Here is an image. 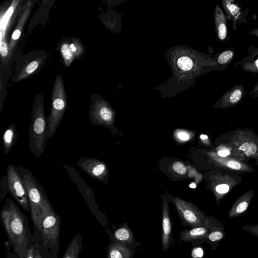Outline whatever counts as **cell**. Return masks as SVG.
Instances as JSON below:
<instances>
[{"mask_svg":"<svg viewBox=\"0 0 258 258\" xmlns=\"http://www.w3.org/2000/svg\"><path fill=\"white\" fill-rule=\"evenodd\" d=\"M200 137L202 140H206L208 138V137L205 135H201Z\"/></svg>","mask_w":258,"mask_h":258,"instance_id":"b9f144b4","label":"cell"},{"mask_svg":"<svg viewBox=\"0 0 258 258\" xmlns=\"http://www.w3.org/2000/svg\"><path fill=\"white\" fill-rule=\"evenodd\" d=\"M1 185V194L0 198L1 200H3V198L6 196L8 191V183H7V175L4 176L0 182Z\"/></svg>","mask_w":258,"mask_h":258,"instance_id":"f1b7e54d","label":"cell"},{"mask_svg":"<svg viewBox=\"0 0 258 258\" xmlns=\"http://www.w3.org/2000/svg\"><path fill=\"white\" fill-rule=\"evenodd\" d=\"M67 105L63 80L61 76L56 77L52 93L51 108L47 119L45 140L53 135L61 121Z\"/></svg>","mask_w":258,"mask_h":258,"instance_id":"277c9868","label":"cell"},{"mask_svg":"<svg viewBox=\"0 0 258 258\" xmlns=\"http://www.w3.org/2000/svg\"><path fill=\"white\" fill-rule=\"evenodd\" d=\"M235 50L228 48L221 52L217 57V62L218 64L224 65L225 68L231 62L234 56Z\"/></svg>","mask_w":258,"mask_h":258,"instance_id":"cb8c5ba5","label":"cell"},{"mask_svg":"<svg viewBox=\"0 0 258 258\" xmlns=\"http://www.w3.org/2000/svg\"><path fill=\"white\" fill-rule=\"evenodd\" d=\"M61 224L60 217L54 210L52 211L43 220L39 233L35 238V242L42 243L50 251L52 258H58Z\"/></svg>","mask_w":258,"mask_h":258,"instance_id":"5b68a950","label":"cell"},{"mask_svg":"<svg viewBox=\"0 0 258 258\" xmlns=\"http://www.w3.org/2000/svg\"><path fill=\"white\" fill-rule=\"evenodd\" d=\"M245 94V89L241 84H237L224 93L218 100L215 107L227 108L239 103Z\"/></svg>","mask_w":258,"mask_h":258,"instance_id":"5bb4252c","label":"cell"},{"mask_svg":"<svg viewBox=\"0 0 258 258\" xmlns=\"http://www.w3.org/2000/svg\"><path fill=\"white\" fill-rule=\"evenodd\" d=\"M34 244H33L28 249L27 255L25 258H34Z\"/></svg>","mask_w":258,"mask_h":258,"instance_id":"74e56055","label":"cell"},{"mask_svg":"<svg viewBox=\"0 0 258 258\" xmlns=\"http://www.w3.org/2000/svg\"><path fill=\"white\" fill-rule=\"evenodd\" d=\"M60 50L65 64L67 66H69L76 57L71 49L70 43L66 42H63L60 46Z\"/></svg>","mask_w":258,"mask_h":258,"instance_id":"d4e9b609","label":"cell"},{"mask_svg":"<svg viewBox=\"0 0 258 258\" xmlns=\"http://www.w3.org/2000/svg\"><path fill=\"white\" fill-rule=\"evenodd\" d=\"M229 189V187L227 184H220L216 186V191L220 194H224L227 192Z\"/></svg>","mask_w":258,"mask_h":258,"instance_id":"d590c367","label":"cell"},{"mask_svg":"<svg viewBox=\"0 0 258 258\" xmlns=\"http://www.w3.org/2000/svg\"><path fill=\"white\" fill-rule=\"evenodd\" d=\"M41 62V59L38 58L28 63L21 70L17 78V81L22 80L34 73L37 69Z\"/></svg>","mask_w":258,"mask_h":258,"instance_id":"603a6c76","label":"cell"},{"mask_svg":"<svg viewBox=\"0 0 258 258\" xmlns=\"http://www.w3.org/2000/svg\"><path fill=\"white\" fill-rule=\"evenodd\" d=\"M175 242L173 237V225L170 216L168 199L163 198L162 218V246L167 251Z\"/></svg>","mask_w":258,"mask_h":258,"instance_id":"7c38bea8","label":"cell"},{"mask_svg":"<svg viewBox=\"0 0 258 258\" xmlns=\"http://www.w3.org/2000/svg\"><path fill=\"white\" fill-rule=\"evenodd\" d=\"M249 202L248 198L240 199L236 202L229 211L228 217L236 218L243 214L247 209Z\"/></svg>","mask_w":258,"mask_h":258,"instance_id":"7402d4cb","label":"cell"},{"mask_svg":"<svg viewBox=\"0 0 258 258\" xmlns=\"http://www.w3.org/2000/svg\"><path fill=\"white\" fill-rule=\"evenodd\" d=\"M189 187L192 188H195L196 187V185L195 184V183H191L189 184Z\"/></svg>","mask_w":258,"mask_h":258,"instance_id":"7bdbcfd3","label":"cell"},{"mask_svg":"<svg viewBox=\"0 0 258 258\" xmlns=\"http://www.w3.org/2000/svg\"><path fill=\"white\" fill-rule=\"evenodd\" d=\"M32 3L30 1L27 2L25 6L23 13L21 15L15 30L13 31L12 34L11 38L10 40L9 43V53L11 55L13 51L14 47L20 38L22 30L25 24V22L28 19L31 11Z\"/></svg>","mask_w":258,"mask_h":258,"instance_id":"e0dca14e","label":"cell"},{"mask_svg":"<svg viewBox=\"0 0 258 258\" xmlns=\"http://www.w3.org/2000/svg\"><path fill=\"white\" fill-rule=\"evenodd\" d=\"M82 247V234L77 233L69 243L62 258H78Z\"/></svg>","mask_w":258,"mask_h":258,"instance_id":"44dd1931","label":"cell"},{"mask_svg":"<svg viewBox=\"0 0 258 258\" xmlns=\"http://www.w3.org/2000/svg\"><path fill=\"white\" fill-rule=\"evenodd\" d=\"M241 228L251 235L258 237V224L242 226Z\"/></svg>","mask_w":258,"mask_h":258,"instance_id":"f546056e","label":"cell"},{"mask_svg":"<svg viewBox=\"0 0 258 258\" xmlns=\"http://www.w3.org/2000/svg\"><path fill=\"white\" fill-rule=\"evenodd\" d=\"M221 223L211 216L204 225L184 229L179 232V239L181 241L190 243L195 247L198 246L206 242L210 227Z\"/></svg>","mask_w":258,"mask_h":258,"instance_id":"9c48e42d","label":"cell"},{"mask_svg":"<svg viewBox=\"0 0 258 258\" xmlns=\"http://www.w3.org/2000/svg\"><path fill=\"white\" fill-rule=\"evenodd\" d=\"M5 247L6 248V256L5 258H18L14 252L11 251L10 245L8 241L5 243Z\"/></svg>","mask_w":258,"mask_h":258,"instance_id":"836d02e7","label":"cell"},{"mask_svg":"<svg viewBox=\"0 0 258 258\" xmlns=\"http://www.w3.org/2000/svg\"><path fill=\"white\" fill-rule=\"evenodd\" d=\"M106 252L107 258H133L135 249L123 243L110 242Z\"/></svg>","mask_w":258,"mask_h":258,"instance_id":"2e32d148","label":"cell"},{"mask_svg":"<svg viewBox=\"0 0 258 258\" xmlns=\"http://www.w3.org/2000/svg\"><path fill=\"white\" fill-rule=\"evenodd\" d=\"M203 254V250L201 247L195 246L192 249L191 255L192 258H202Z\"/></svg>","mask_w":258,"mask_h":258,"instance_id":"d6a6232c","label":"cell"},{"mask_svg":"<svg viewBox=\"0 0 258 258\" xmlns=\"http://www.w3.org/2000/svg\"><path fill=\"white\" fill-rule=\"evenodd\" d=\"M248 96L250 98L258 97V81L255 84L252 90L249 92Z\"/></svg>","mask_w":258,"mask_h":258,"instance_id":"8d00e7d4","label":"cell"},{"mask_svg":"<svg viewBox=\"0 0 258 258\" xmlns=\"http://www.w3.org/2000/svg\"><path fill=\"white\" fill-rule=\"evenodd\" d=\"M6 175L8 192L25 212L30 213V205L25 186L16 167L12 164L8 165Z\"/></svg>","mask_w":258,"mask_h":258,"instance_id":"8992f818","label":"cell"},{"mask_svg":"<svg viewBox=\"0 0 258 258\" xmlns=\"http://www.w3.org/2000/svg\"><path fill=\"white\" fill-rule=\"evenodd\" d=\"M0 218L8 242L18 258H25L29 248L35 242L27 216L11 198H7Z\"/></svg>","mask_w":258,"mask_h":258,"instance_id":"6da1fadb","label":"cell"},{"mask_svg":"<svg viewBox=\"0 0 258 258\" xmlns=\"http://www.w3.org/2000/svg\"><path fill=\"white\" fill-rule=\"evenodd\" d=\"M173 169L176 172L181 175L184 174L186 171L184 165L179 162H176L173 164Z\"/></svg>","mask_w":258,"mask_h":258,"instance_id":"4dcf8cb0","label":"cell"},{"mask_svg":"<svg viewBox=\"0 0 258 258\" xmlns=\"http://www.w3.org/2000/svg\"><path fill=\"white\" fill-rule=\"evenodd\" d=\"M34 258H52L50 251L42 243L35 242L34 244Z\"/></svg>","mask_w":258,"mask_h":258,"instance_id":"484cf974","label":"cell"},{"mask_svg":"<svg viewBox=\"0 0 258 258\" xmlns=\"http://www.w3.org/2000/svg\"><path fill=\"white\" fill-rule=\"evenodd\" d=\"M18 138V133L14 123L5 130L2 135V143L6 154L9 153L15 145Z\"/></svg>","mask_w":258,"mask_h":258,"instance_id":"ffe728a7","label":"cell"},{"mask_svg":"<svg viewBox=\"0 0 258 258\" xmlns=\"http://www.w3.org/2000/svg\"><path fill=\"white\" fill-rule=\"evenodd\" d=\"M114 112L108 103L102 99H98L92 104L89 116L93 125L112 127Z\"/></svg>","mask_w":258,"mask_h":258,"instance_id":"ba28073f","label":"cell"},{"mask_svg":"<svg viewBox=\"0 0 258 258\" xmlns=\"http://www.w3.org/2000/svg\"><path fill=\"white\" fill-rule=\"evenodd\" d=\"M218 154L219 156L225 157L230 154V152L228 150L224 149L219 151Z\"/></svg>","mask_w":258,"mask_h":258,"instance_id":"ab89813d","label":"cell"},{"mask_svg":"<svg viewBox=\"0 0 258 258\" xmlns=\"http://www.w3.org/2000/svg\"><path fill=\"white\" fill-rule=\"evenodd\" d=\"M16 170L21 177L27 191L30 205V217L33 223V235L38 236L44 218L54 211L44 188L26 167L17 166Z\"/></svg>","mask_w":258,"mask_h":258,"instance_id":"7a4b0ae2","label":"cell"},{"mask_svg":"<svg viewBox=\"0 0 258 258\" xmlns=\"http://www.w3.org/2000/svg\"><path fill=\"white\" fill-rule=\"evenodd\" d=\"M225 225L222 223L210 227L206 242L211 250H215L219 246L220 242L225 238Z\"/></svg>","mask_w":258,"mask_h":258,"instance_id":"d6986e66","label":"cell"},{"mask_svg":"<svg viewBox=\"0 0 258 258\" xmlns=\"http://www.w3.org/2000/svg\"><path fill=\"white\" fill-rule=\"evenodd\" d=\"M78 166L89 176L104 182L108 175V170L106 164L97 159L90 157H82L77 162Z\"/></svg>","mask_w":258,"mask_h":258,"instance_id":"8fae6325","label":"cell"},{"mask_svg":"<svg viewBox=\"0 0 258 258\" xmlns=\"http://www.w3.org/2000/svg\"><path fill=\"white\" fill-rule=\"evenodd\" d=\"M226 166L231 169L239 170L241 168V164L235 161H229L226 163Z\"/></svg>","mask_w":258,"mask_h":258,"instance_id":"e575fe53","label":"cell"},{"mask_svg":"<svg viewBox=\"0 0 258 258\" xmlns=\"http://www.w3.org/2000/svg\"><path fill=\"white\" fill-rule=\"evenodd\" d=\"M239 149L244 151L247 156L254 154L256 150V146L254 144L248 143H244Z\"/></svg>","mask_w":258,"mask_h":258,"instance_id":"83f0119b","label":"cell"},{"mask_svg":"<svg viewBox=\"0 0 258 258\" xmlns=\"http://www.w3.org/2000/svg\"><path fill=\"white\" fill-rule=\"evenodd\" d=\"M105 231L109 235L110 242L123 243L135 249L140 244V242L136 241L134 232L126 222L117 226L113 224L111 229L106 227Z\"/></svg>","mask_w":258,"mask_h":258,"instance_id":"30bf717a","label":"cell"},{"mask_svg":"<svg viewBox=\"0 0 258 258\" xmlns=\"http://www.w3.org/2000/svg\"><path fill=\"white\" fill-rule=\"evenodd\" d=\"M46 125L47 119L44 113L43 101L37 99L34 103L28 130L29 147L36 158L40 157L44 151L46 141Z\"/></svg>","mask_w":258,"mask_h":258,"instance_id":"3957f363","label":"cell"},{"mask_svg":"<svg viewBox=\"0 0 258 258\" xmlns=\"http://www.w3.org/2000/svg\"><path fill=\"white\" fill-rule=\"evenodd\" d=\"M0 52L2 57H6L9 52V45H8L6 41H1L0 43Z\"/></svg>","mask_w":258,"mask_h":258,"instance_id":"1f68e13d","label":"cell"},{"mask_svg":"<svg viewBox=\"0 0 258 258\" xmlns=\"http://www.w3.org/2000/svg\"><path fill=\"white\" fill-rule=\"evenodd\" d=\"M248 55L242 58L240 63L242 69L248 72L258 73V47L251 45L247 48Z\"/></svg>","mask_w":258,"mask_h":258,"instance_id":"ac0fdd59","label":"cell"},{"mask_svg":"<svg viewBox=\"0 0 258 258\" xmlns=\"http://www.w3.org/2000/svg\"><path fill=\"white\" fill-rule=\"evenodd\" d=\"M226 17L232 22V29L236 30L238 24L246 23L247 12L242 11L241 8L233 0L222 1Z\"/></svg>","mask_w":258,"mask_h":258,"instance_id":"4fadbf2b","label":"cell"},{"mask_svg":"<svg viewBox=\"0 0 258 258\" xmlns=\"http://www.w3.org/2000/svg\"><path fill=\"white\" fill-rule=\"evenodd\" d=\"M178 215L184 226L191 228L206 224L211 216H206L197 206L179 199L174 200Z\"/></svg>","mask_w":258,"mask_h":258,"instance_id":"52a82bcc","label":"cell"},{"mask_svg":"<svg viewBox=\"0 0 258 258\" xmlns=\"http://www.w3.org/2000/svg\"><path fill=\"white\" fill-rule=\"evenodd\" d=\"M250 34L253 35L254 36L258 37V28L254 29L253 30L250 31Z\"/></svg>","mask_w":258,"mask_h":258,"instance_id":"60d3db41","label":"cell"},{"mask_svg":"<svg viewBox=\"0 0 258 258\" xmlns=\"http://www.w3.org/2000/svg\"><path fill=\"white\" fill-rule=\"evenodd\" d=\"M178 137L181 140L186 141L189 139V135L184 132H180L178 133Z\"/></svg>","mask_w":258,"mask_h":258,"instance_id":"f35d334b","label":"cell"},{"mask_svg":"<svg viewBox=\"0 0 258 258\" xmlns=\"http://www.w3.org/2000/svg\"><path fill=\"white\" fill-rule=\"evenodd\" d=\"M177 64L181 70L188 71L192 68L193 61L190 57L183 56L178 59Z\"/></svg>","mask_w":258,"mask_h":258,"instance_id":"4316f807","label":"cell"},{"mask_svg":"<svg viewBox=\"0 0 258 258\" xmlns=\"http://www.w3.org/2000/svg\"><path fill=\"white\" fill-rule=\"evenodd\" d=\"M214 22L217 39L221 42L227 41L229 36L227 32L226 17L218 5H216L215 8Z\"/></svg>","mask_w":258,"mask_h":258,"instance_id":"9a60e30c","label":"cell"}]
</instances>
